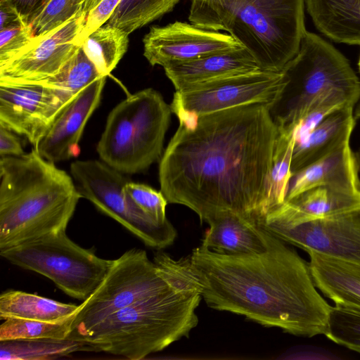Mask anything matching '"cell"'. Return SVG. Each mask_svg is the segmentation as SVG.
Listing matches in <instances>:
<instances>
[{"mask_svg":"<svg viewBox=\"0 0 360 360\" xmlns=\"http://www.w3.org/2000/svg\"><path fill=\"white\" fill-rule=\"evenodd\" d=\"M354 116L356 120L360 119V100L358 102L356 107L355 108Z\"/></svg>","mask_w":360,"mask_h":360,"instance_id":"cell-41","label":"cell"},{"mask_svg":"<svg viewBox=\"0 0 360 360\" xmlns=\"http://www.w3.org/2000/svg\"><path fill=\"white\" fill-rule=\"evenodd\" d=\"M314 283L335 304L360 307V265L307 252Z\"/></svg>","mask_w":360,"mask_h":360,"instance_id":"cell-22","label":"cell"},{"mask_svg":"<svg viewBox=\"0 0 360 360\" xmlns=\"http://www.w3.org/2000/svg\"><path fill=\"white\" fill-rule=\"evenodd\" d=\"M181 0H122L106 23L129 34L172 11Z\"/></svg>","mask_w":360,"mask_h":360,"instance_id":"cell-28","label":"cell"},{"mask_svg":"<svg viewBox=\"0 0 360 360\" xmlns=\"http://www.w3.org/2000/svg\"><path fill=\"white\" fill-rule=\"evenodd\" d=\"M316 28L333 41L360 45V0H305Z\"/></svg>","mask_w":360,"mask_h":360,"instance_id":"cell-23","label":"cell"},{"mask_svg":"<svg viewBox=\"0 0 360 360\" xmlns=\"http://www.w3.org/2000/svg\"><path fill=\"white\" fill-rule=\"evenodd\" d=\"M121 1L122 0H101L94 8L90 10L86 15L82 39L101 26L105 25Z\"/></svg>","mask_w":360,"mask_h":360,"instance_id":"cell-35","label":"cell"},{"mask_svg":"<svg viewBox=\"0 0 360 360\" xmlns=\"http://www.w3.org/2000/svg\"><path fill=\"white\" fill-rule=\"evenodd\" d=\"M0 359H55L77 351H94L82 341L72 339H34L0 341Z\"/></svg>","mask_w":360,"mask_h":360,"instance_id":"cell-27","label":"cell"},{"mask_svg":"<svg viewBox=\"0 0 360 360\" xmlns=\"http://www.w3.org/2000/svg\"><path fill=\"white\" fill-rule=\"evenodd\" d=\"M70 174L82 198L121 224L146 246L161 250L174 243L177 232L169 221H156L126 195L124 187L129 179L124 174L94 160L73 162Z\"/></svg>","mask_w":360,"mask_h":360,"instance_id":"cell-10","label":"cell"},{"mask_svg":"<svg viewBox=\"0 0 360 360\" xmlns=\"http://www.w3.org/2000/svg\"><path fill=\"white\" fill-rule=\"evenodd\" d=\"M207 224L201 245L219 254H259L267 250L264 229L255 221L232 211L219 212Z\"/></svg>","mask_w":360,"mask_h":360,"instance_id":"cell-20","label":"cell"},{"mask_svg":"<svg viewBox=\"0 0 360 360\" xmlns=\"http://www.w3.org/2000/svg\"><path fill=\"white\" fill-rule=\"evenodd\" d=\"M278 131L271 167L266 185L265 216L285 201L289 182L292 175L291 171L294 149L292 132V130L280 128Z\"/></svg>","mask_w":360,"mask_h":360,"instance_id":"cell-26","label":"cell"},{"mask_svg":"<svg viewBox=\"0 0 360 360\" xmlns=\"http://www.w3.org/2000/svg\"><path fill=\"white\" fill-rule=\"evenodd\" d=\"M78 307L36 294L9 290L0 295V319L58 321L72 316Z\"/></svg>","mask_w":360,"mask_h":360,"instance_id":"cell-24","label":"cell"},{"mask_svg":"<svg viewBox=\"0 0 360 360\" xmlns=\"http://www.w3.org/2000/svg\"><path fill=\"white\" fill-rule=\"evenodd\" d=\"M264 233L267 250L259 254L222 255L202 245L193 250L186 261L202 299L214 309L294 335H325L332 306L316 288L309 263Z\"/></svg>","mask_w":360,"mask_h":360,"instance_id":"cell-2","label":"cell"},{"mask_svg":"<svg viewBox=\"0 0 360 360\" xmlns=\"http://www.w3.org/2000/svg\"><path fill=\"white\" fill-rule=\"evenodd\" d=\"M305 0H192L188 20L231 35L262 70L281 72L306 31Z\"/></svg>","mask_w":360,"mask_h":360,"instance_id":"cell-5","label":"cell"},{"mask_svg":"<svg viewBox=\"0 0 360 360\" xmlns=\"http://www.w3.org/2000/svg\"><path fill=\"white\" fill-rule=\"evenodd\" d=\"M333 342L360 354V307L335 304L325 333Z\"/></svg>","mask_w":360,"mask_h":360,"instance_id":"cell-31","label":"cell"},{"mask_svg":"<svg viewBox=\"0 0 360 360\" xmlns=\"http://www.w3.org/2000/svg\"><path fill=\"white\" fill-rule=\"evenodd\" d=\"M75 96L41 83H0V125L35 147Z\"/></svg>","mask_w":360,"mask_h":360,"instance_id":"cell-12","label":"cell"},{"mask_svg":"<svg viewBox=\"0 0 360 360\" xmlns=\"http://www.w3.org/2000/svg\"><path fill=\"white\" fill-rule=\"evenodd\" d=\"M163 68L176 91L262 70L255 58L244 47L191 60L172 63Z\"/></svg>","mask_w":360,"mask_h":360,"instance_id":"cell-18","label":"cell"},{"mask_svg":"<svg viewBox=\"0 0 360 360\" xmlns=\"http://www.w3.org/2000/svg\"><path fill=\"white\" fill-rule=\"evenodd\" d=\"M128 198L141 210L159 223L169 221L166 217L167 199L161 191L139 183L128 181L124 187Z\"/></svg>","mask_w":360,"mask_h":360,"instance_id":"cell-33","label":"cell"},{"mask_svg":"<svg viewBox=\"0 0 360 360\" xmlns=\"http://www.w3.org/2000/svg\"><path fill=\"white\" fill-rule=\"evenodd\" d=\"M262 228L286 243L360 265V212L298 224L268 221Z\"/></svg>","mask_w":360,"mask_h":360,"instance_id":"cell-14","label":"cell"},{"mask_svg":"<svg viewBox=\"0 0 360 360\" xmlns=\"http://www.w3.org/2000/svg\"><path fill=\"white\" fill-rule=\"evenodd\" d=\"M73 314L58 321H41L19 319L4 320L0 326V341L34 339H69Z\"/></svg>","mask_w":360,"mask_h":360,"instance_id":"cell-29","label":"cell"},{"mask_svg":"<svg viewBox=\"0 0 360 360\" xmlns=\"http://www.w3.org/2000/svg\"><path fill=\"white\" fill-rule=\"evenodd\" d=\"M26 23H30L43 10L49 0H6Z\"/></svg>","mask_w":360,"mask_h":360,"instance_id":"cell-36","label":"cell"},{"mask_svg":"<svg viewBox=\"0 0 360 360\" xmlns=\"http://www.w3.org/2000/svg\"><path fill=\"white\" fill-rule=\"evenodd\" d=\"M359 169L348 142L294 173L286 200L316 186H328L348 192H360Z\"/></svg>","mask_w":360,"mask_h":360,"instance_id":"cell-19","label":"cell"},{"mask_svg":"<svg viewBox=\"0 0 360 360\" xmlns=\"http://www.w3.org/2000/svg\"><path fill=\"white\" fill-rule=\"evenodd\" d=\"M358 65H359V72H360V57H359Z\"/></svg>","mask_w":360,"mask_h":360,"instance_id":"cell-42","label":"cell"},{"mask_svg":"<svg viewBox=\"0 0 360 360\" xmlns=\"http://www.w3.org/2000/svg\"><path fill=\"white\" fill-rule=\"evenodd\" d=\"M82 198L71 175L33 148L0 159V250L65 231Z\"/></svg>","mask_w":360,"mask_h":360,"instance_id":"cell-3","label":"cell"},{"mask_svg":"<svg viewBox=\"0 0 360 360\" xmlns=\"http://www.w3.org/2000/svg\"><path fill=\"white\" fill-rule=\"evenodd\" d=\"M86 15L83 10L55 30L37 36L25 52L0 66V83L40 82L58 73L81 45Z\"/></svg>","mask_w":360,"mask_h":360,"instance_id":"cell-13","label":"cell"},{"mask_svg":"<svg viewBox=\"0 0 360 360\" xmlns=\"http://www.w3.org/2000/svg\"><path fill=\"white\" fill-rule=\"evenodd\" d=\"M172 112L152 88L129 95L108 116L96 146L100 158L124 174L146 171L161 159Z\"/></svg>","mask_w":360,"mask_h":360,"instance_id":"cell-6","label":"cell"},{"mask_svg":"<svg viewBox=\"0 0 360 360\" xmlns=\"http://www.w3.org/2000/svg\"><path fill=\"white\" fill-rule=\"evenodd\" d=\"M143 44V56L148 63L162 67L243 47L226 32L181 21L152 26Z\"/></svg>","mask_w":360,"mask_h":360,"instance_id":"cell-15","label":"cell"},{"mask_svg":"<svg viewBox=\"0 0 360 360\" xmlns=\"http://www.w3.org/2000/svg\"><path fill=\"white\" fill-rule=\"evenodd\" d=\"M0 255L47 277L66 295L82 301L97 288L113 262L78 245L65 231L0 250Z\"/></svg>","mask_w":360,"mask_h":360,"instance_id":"cell-8","label":"cell"},{"mask_svg":"<svg viewBox=\"0 0 360 360\" xmlns=\"http://www.w3.org/2000/svg\"><path fill=\"white\" fill-rule=\"evenodd\" d=\"M169 274L167 289L112 314L76 340L95 352L139 360L188 338L198 323L195 310L202 297L189 278Z\"/></svg>","mask_w":360,"mask_h":360,"instance_id":"cell-4","label":"cell"},{"mask_svg":"<svg viewBox=\"0 0 360 360\" xmlns=\"http://www.w3.org/2000/svg\"><path fill=\"white\" fill-rule=\"evenodd\" d=\"M360 212V192L316 186L286 200L259 222L298 224Z\"/></svg>","mask_w":360,"mask_h":360,"instance_id":"cell-17","label":"cell"},{"mask_svg":"<svg viewBox=\"0 0 360 360\" xmlns=\"http://www.w3.org/2000/svg\"><path fill=\"white\" fill-rule=\"evenodd\" d=\"M286 83L282 71L261 70L176 91L170 106L176 116L207 115L251 103L271 108Z\"/></svg>","mask_w":360,"mask_h":360,"instance_id":"cell-11","label":"cell"},{"mask_svg":"<svg viewBox=\"0 0 360 360\" xmlns=\"http://www.w3.org/2000/svg\"><path fill=\"white\" fill-rule=\"evenodd\" d=\"M172 278L150 261L144 250L131 248L113 262L105 276L73 317L69 339L76 340L112 314L167 289Z\"/></svg>","mask_w":360,"mask_h":360,"instance_id":"cell-9","label":"cell"},{"mask_svg":"<svg viewBox=\"0 0 360 360\" xmlns=\"http://www.w3.org/2000/svg\"><path fill=\"white\" fill-rule=\"evenodd\" d=\"M129 34L108 23L84 37L81 46L103 76H108L126 53Z\"/></svg>","mask_w":360,"mask_h":360,"instance_id":"cell-25","label":"cell"},{"mask_svg":"<svg viewBox=\"0 0 360 360\" xmlns=\"http://www.w3.org/2000/svg\"><path fill=\"white\" fill-rule=\"evenodd\" d=\"M354 108L348 105L335 110L302 141L294 144L292 174L349 142L356 124Z\"/></svg>","mask_w":360,"mask_h":360,"instance_id":"cell-21","label":"cell"},{"mask_svg":"<svg viewBox=\"0 0 360 360\" xmlns=\"http://www.w3.org/2000/svg\"><path fill=\"white\" fill-rule=\"evenodd\" d=\"M25 153L13 131L0 125V156H20Z\"/></svg>","mask_w":360,"mask_h":360,"instance_id":"cell-37","label":"cell"},{"mask_svg":"<svg viewBox=\"0 0 360 360\" xmlns=\"http://www.w3.org/2000/svg\"><path fill=\"white\" fill-rule=\"evenodd\" d=\"M287 83L270 111L277 127L291 130L312 101L340 89L360 95L349 60L319 36L305 31L297 55L283 69Z\"/></svg>","mask_w":360,"mask_h":360,"instance_id":"cell-7","label":"cell"},{"mask_svg":"<svg viewBox=\"0 0 360 360\" xmlns=\"http://www.w3.org/2000/svg\"><path fill=\"white\" fill-rule=\"evenodd\" d=\"M89 0H49L30 22L35 35H43L58 27L85 10Z\"/></svg>","mask_w":360,"mask_h":360,"instance_id":"cell-32","label":"cell"},{"mask_svg":"<svg viewBox=\"0 0 360 360\" xmlns=\"http://www.w3.org/2000/svg\"><path fill=\"white\" fill-rule=\"evenodd\" d=\"M106 76L78 92L57 116L49 130L34 147L46 160L54 163L76 158L86 124L99 105Z\"/></svg>","mask_w":360,"mask_h":360,"instance_id":"cell-16","label":"cell"},{"mask_svg":"<svg viewBox=\"0 0 360 360\" xmlns=\"http://www.w3.org/2000/svg\"><path fill=\"white\" fill-rule=\"evenodd\" d=\"M101 0H89L85 10L88 13L90 10L94 8Z\"/></svg>","mask_w":360,"mask_h":360,"instance_id":"cell-39","label":"cell"},{"mask_svg":"<svg viewBox=\"0 0 360 360\" xmlns=\"http://www.w3.org/2000/svg\"><path fill=\"white\" fill-rule=\"evenodd\" d=\"M270 109L251 103L176 116L179 127L159 165L167 202L188 207L207 223L224 211L260 221L279 132Z\"/></svg>","mask_w":360,"mask_h":360,"instance_id":"cell-1","label":"cell"},{"mask_svg":"<svg viewBox=\"0 0 360 360\" xmlns=\"http://www.w3.org/2000/svg\"><path fill=\"white\" fill-rule=\"evenodd\" d=\"M354 155H355V158H356V163H357V166H358V169H359V173L360 174V148H358L354 152Z\"/></svg>","mask_w":360,"mask_h":360,"instance_id":"cell-40","label":"cell"},{"mask_svg":"<svg viewBox=\"0 0 360 360\" xmlns=\"http://www.w3.org/2000/svg\"><path fill=\"white\" fill-rule=\"evenodd\" d=\"M37 39L30 23H21L0 30V66L25 52Z\"/></svg>","mask_w":360,"mask_h":360,"instance_id":"cell-34","label":"cell"},{"mask_svg":"<svg viewBox=\"0 0 360 360\" xmlns=\"http://www.w3.org/2000/svg\"><path fill=\"white\" fill-rule=\"evenodd\" d=\"M0 30L15 25L26 23L22 18L6 0H0Z\"/></svg>","mask_w":360,"mask_h":360,"instance_id":"cell-38","label":"cell"},{"mask_svg":"<svg viewBox=\"0 0 360 360\" xmlns=\"http://www.w3.org/2000/svg\"><path fill=\"white\" fill-rule=\"evenodd\" d=\"M103 77L84 52L81 45L56 75L40 82L76 95L90 84Z\"/></svg>","mask_w":360,"mask_h":360,"instance_id":"cell-30","label":"cell"}]
</instances>
